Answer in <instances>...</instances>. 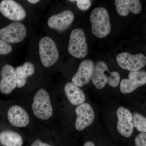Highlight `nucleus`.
Masks as SVG:
<instances>
[{
  "mask_svg": "<svg viewBox=\"0 0 146 146\" xmlns=\"http://www.w3.org/2000/svg\"><path fill=\"white\" fill-rule=\"evenodd\" d=\"M31 146H51L49 144L44 143L39 139H36L32 144Z\"/></svg>",
  "mask_w": 146,
  "mask_h": 146,
  "instance_id": "b1692460",
  "label": "nucleus"
},
{
  "mask_svg": "<svg viewBox=\"0 0 146 146\" xmlns=\"http://www.w3.org/2000/svg\"><path fill=\"white\" fill-rule=\"evenodd\" d=\"M115 3L117 12L121 16H127L129 12L139 14L142 9L139 0H116Z\"/></svg>",
  "mask_w": 146,
  "mask_h": 146,
  "instance_id": "dca6fc26",
  "label": "nucleus"
},
{
  "mask_svg": "<svg viewBox=\"0 0 146 146\" xmlns=\"http://www.w3.org/2000/svg\"><path fill=\"white\" fill-rule=\"evenodd\" d=\"M117 115L118 118L117 129L119 133L124 137H130L133 129L131 112L129 110L121 106L118 108Z\"/></svg>",
  "mask_w": 146,
  "mask_h": 146,
  "instance_id": "9b49d317",
  "label": "nucleus"
},
{
  "mask_svg": "<svg viewBox=\"0 0 146 146\" xmlns=\"http://www.w3.org/2000/svg\"><path fill=\"white\" fill-rule=\"evenodd\" d=\"M0 143L5 146H22V136L14 131L7 130L0 133Z\"/></svg>",
  "mask_w": 146,
  "mask_h": 146,
  "instance_id": "6ab92c4d",
  "label": "nucleus"
},
{
  "mask_svg": "<svg viewBox=\"0 0 146 146\" xmlns=\"http://www.w3.org/2000/svg\"><path fill=\"white\" fill-rule=\"evenodd\" d=\"M94 69V63L92 60L82 61L80 64L76 73L73 76L72 82L78 87L86 85L92 78Z\"/></svg>",
  "mask_w": 146,
  "mask_h": 146,
  "instance_id": "f8f14e48",
  "label": "nucleus"
},
{
  "mask_svg": "<svg viewBox=\"0 0 146 146\" xmlns=\"http://www.w3.org/2000/svg\"><path fill=\"white\" fill-rule=\"evenodd\" d=\"M132 115L133 127L142 133H146V118L137 112Z\"/></svg>",
  "mask_w": 146,
  "mask_h": 146,
  "instance_id": "aec40b11",
  "label": "nucleus"
},
{
  "mask_svg": "<svg viewBox=\"0 0 146 146\" xmlns=\"http://www.w3.org/2000/svg\"><path fill=\"white\" fill-rule=\"evenodd\" d=\"M88 45L83 29H74L71 33L68 50L69 53L77 58L85 57L88 52Z\"/></svg>",
  "mask_w": 146,
  "mask_h": 146,
  "instance_id": "20e7f679",
  "label": "nucleus"
},
{
  "mask_svg": "<svg viewBox=\"0 0 146 146\" xmlns=\"http://www.w3.org/2000/svg\"><path fill=\"white\" fill-rule=\"evenodd\" d=\"M83 146H96L95 144L91 141H88L85 143Z\"/></svg>",
  "mask_w": 146,
  "mask_h": 146,
  "instance_id": "393cba45",
  "label": "nucleus"
},
{
  "mask_svg": "<svg viewBox=\"0 0 146 146\" xmlns=\"http://www.w3.org/2000/svg\"><path fill=\"white\" fill-rule=\"evenodd\" d=\"M64 91L69 101L73 105L79 106L84 103L85 96L83 91L72 82L66 84Z\"/></svg>",
  "mask_w": 146,
  "mask_h": 146,
  "instance_id": "f3484780",
  "label": "nucleus"
},
{
  "mask_svg": "<svg viewBox=\"0 0 146 146\" xmlns=\"http://www.w3.org/2000/svg\"><path fill=\"white\" fill-rule=\"evenodd\" d=\"M27 33L23 24L14 22L0 30V39L8 44L19 43L25 38Z\"/></svg>",
  "mask_w": 146,
  "mask_h": 146,
  "instance_id": "423d86ee",
  "label": "nucleus"
},
{
  "mask_svg": "<svg viewBox=\"0 0 146 146\" xmlns=\"http://www.w3.org/2000/svg\"><path fill=\"white\" fill-rule=\"evenodd\" d=\"M136 146H146V133H141L135 139Z\"/></svg>",
  "mask_w": 146,
  "mask_h": 146,
  "instance_id": "5701e85b",
  "label": "nucleus"
},
{
  "mask_svg": "<svg viewBox=\"0 0 146 146\" xmlns=\"http://www.w3.org/2000/svg\"><path fill=\"white\" fill-rule=\"evenodd\" d=\"M0 11L6 18L11 21H23L27 16L22 5L13 0H3L0 3Z\"/></svg>",
  "mask_w": 146,
  "mask_h": 146,
  "instance_id": "6e6552de",
  "label": "nucleus"
},
{
  "mask_svg": "<svg viewBox=\"0 0 146 146\" xmlns=\"http://www.w3.org/2000/svg\"><path fill=\"white\" fill-rule=\"evenodd\" d=\"M39 53L42 65L46 68L52 66L57 62L59 56L54 41L50 37H43L39 44Z\"/></svg>",
  "mask_w": 146,
  "mask_h": 146,
  "instance_id": "39448f33",
  "label": "nucleus"
},
{
  "mask_svg": "<svg viewBox=\"0 0 146 146\" xmlns=\"http://www.w3.org/2000/svg\"><path fill=\"white\" fill-rule=\"evenodd\" d=\"M76 2L78 7L82 10H87L91 6V1L89 0H77Z\"/></svg>",
  "mask_w": 146,
  "mask_h": 146,
  "instance_id": "4be33fe9",
  "label": "nucleus"
},
{
  "mask_svg": "<svg viewBox=\"0 0 146 146\" xmlns=\"http://www.w3.org/2000/svg\"><path fill=\"white\" fill-rule=\"evenodd\" d=\"M92 81L97 89H103L108 84L111 87L118 86L120 81V76L117 72H110L107 64L102 60L97 61L94 66Z\"/></svg>",
  "mask_w": 146,
  "mask_h": 146,
  "instance_id": "f257e3e1",
  "label": "nucleus"
},
{
  "mask_svg": "<svg viewBox=\"0 0 146 146\" xmlns=\"http://www.w3.org/2000/svg\"><path fill=\"white\" fill-rule=\"evenodd\" d=\"M28 1L29 3H31L36 4V3H38L40 1H39V0H28Z\"/></svg>",
  "mask_w": 146,
  "mask_h": 146,
  "instance_id": "a878e982",
  "label": "nucleus"
},
{
  "mask_svg": "<svg viewBox=\"0 0 146 146\" xmlns=\"http://www.w3.org/2000/svg\"><path fill=\"white\" fill-rule=\"evenodd\" d=\"M7 117L12 125L18 127H25L28 125L30 121L28 113L19 106H13L9 109Z\"/></svg>",
  "mask_w": 146,
  "mask_h": 146,
  "instance_id": "2eb2a0df",
  "label": "nucleus"
},
{
  "mask_svg": "<svg viewBox=\"0 0 146 146\" xmlns=\"http://www.w3.org/2000/svg\"><path fill=\"white\" fill-rule=\"evenodd\" d=\"M74 18V15L72 11H64L51 16L48 20V25L50 28L58 31H63L68 29L72 25Z\"/></svg>",
  "mask_w": 146,
  "mask_h": 146,
  "instance_id": "4468645a",
  "label": "nucleus"
},
{
  "mask_svg": "<svg viewBox=\"0 0 146 146\" xmlns=\"http://www.w3.org/2000/svg\"><path fill=\"white\" fill-rule=\"evenodd\" d=\"M146 84L145 71L141 70L130 72L129 73L128 79H123L121 81L120 91L123 94H129Z\"/></svg>",
  "mask_w": 146,
  "mask_h": 146,
  "instance_id": "1a4fd4ad",
  "label": "nucleus"
},
{
  "mask_svg": "<svg viewBox=\"0 0 146 146\" xmlns=\"http://www.w3.org/2000/svg\"><path fill=\"white\" fill-rule=\"evenodd\" d=\"M33 112L35 116L40 119L46 120L53 114L52 105L48 93L43 89L36 92L32 104Z\"/></svg>",
  "mask_w": 146,
  "mask_h": 146,
  "instance_id": "7ed1b4c3",
  "label": "nucleus"
},
{
  "mask_svg": "<svg viewBox=\"0 0 146 146\" xmlns=\"http://www.w3.org/2000/svg\"><path fill=\"white\" fill-rule=\"evenodd\" d=\"M12 50V48L10 44L0 39V55L8 54Z\"/></svg>",
  "mask_w": 146,
  "mask_h": 146,
  "instance_id": "412c9836",
  "label": "nucleus"
},
{
  "mask_svg": "<svg viewBox=\"0 0 146 146\" xmlns=\"http://www.w3.org/2000/svg\"><path fill=\"white\" fill-rule=\"evenodd\" d=\"M77 119L75 123L76 129L82 131L91 125L95 119V113L91 106L83 103L76 108Z\"/></svg>",
  "mask_w": 146,
  "mask_h": 146,
  "instance_id": "9d476101",
  "label": "nucleus"
},
{
  "mask_svg": "<svg viewBox=\"0 0 146 146\" xmlns=\"http://www.w3.org/2000/svg\"><path fill=\"white\" fill-rule=\"evenodd\" d=\"M0 81V91L4 94H10L17 86L16 71L11 65L6 64L3 67Z\"/></svg>",
  "mask_w": 146,
  "mask_h": 146,
  "instance_id": "ddd939ff",
  "label": "nucleus"
},
{
  "mask_svg": "<svg viewBox=\"0 0 146 146\" xmlns=\"http://www.w3.org/2000/svg\"><path fill=\"white\" fill-rule=\"evenodd\" d=\"M93 34L99 38L106 37L111 31V26L109 14L104 7L94 8L90 16Z\"/></svg>",
  "mask_w": 146,
  "mask_h": 146,
  "instance_id": "f03ea898",
  "label": "nucleus"
},
{
  "mask_svg": "<svg viewBox=\"0 0 146 146\" xmlns=\"http://www.w3.org/2000/svg\"><path fill=\"white\" fill-rule=\"evenodd\" d=\"M118 65L122 69L131 72L139 71L146 65V57L142 54L132 55L127 52L119 54L116 57Z\"/></svg>",
  "mask_w": 146,
  "mask_h": 146,
  "instance_id": "0eeeda50",
  "label": "nucleus"
},
{
  "mask_svg": "<svg viewBox=\"0 0 146 146\" xmlns=\"http://www.w3.org/2000/svg\"><path fill=\"white\" fill-rule=\"evenodd\" d=\"M17 76V86L18 88L23 87L26 84L27 78L34 74L35 68L30 62H26L23 66H18L16 69Z\"/></svg>",
  "mask_w": 146,
  "mask_h": 146,
  "instance_id": "a211bd4d",
  "label": "nucleus"
}]
</instances>
